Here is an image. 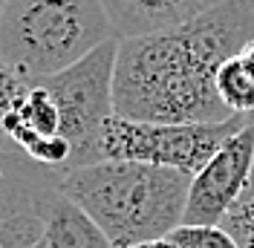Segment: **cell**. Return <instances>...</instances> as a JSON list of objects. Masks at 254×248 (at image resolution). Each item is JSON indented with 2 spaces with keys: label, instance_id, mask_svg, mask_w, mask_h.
I'll return each mask as SVG.
<instances>
[{
  "label": "cell",
  "instance_id": "obj_4",
  "mask_svg": "<svg viewBox=\"0 0 254 248\" xmlns=\"http://www.w3.org/2000/svg\"><path fill=\"white\" fill-rule=\"evenodd\" d=\"M243 127V116L202 124H153L113 116L101 133L98 162H139L193 176Z\"/></svg>",
  "mask_w": 254,
  "mask_h": 248
},
{
  "label": "cell",
  "instance_id": "obj_10",
  "mask_svg": "<svg viewBox=\"0 0 254 248\" xmlns=\"http://www.w3.org/2000/svg\"><path fill=\"white\" fill-rule=\"evenodd\" d=\"M47 248H113L101 228L81 211L69 196H58L49 205L47 217Z\"/></svg>",
  "mask_w": 254,
  "mask_h": 248
},
{
  "label": "cell",
  "instance_id": "obj_3",
  "mask_svg": "<svg viewBox=\"0 0 254 248\" xmlns=\"http://www.w3.org/2000/svg\"><path fill=\"white\" fill-rule=\"evenodd\" d=\"M116 38L101 0H6L0 58L29 87L61 75Z\"/></svg>",
  "mask_w": 254,
  "mask_h": 248
},
{
  "label": "cell",
  "instance_id": "obj_6",
  "mask_svg": "<svg viewBox=\"0 0 254 248\" xmlns=\"http://www.w3.org/2000/svg\"><path fill=\"white\" fill-rule=\"evenodd\" d=\"M61 173L17 150H0V248H47L49 205Z\"/></svg>",
  "mask_w": 254,
  "mask_h": 248
},
{
  "label": "cell",
  "instance_id": "obj_16",
  "mask_svg": "<svg viewBox=\"0 0 254 248\" xmlns=\"http://www.w3.org/2000/svg\"><path fill=\"white\" fill-rule=\"evenodd\" d=\"M133 248H176L168 237L165 240H153V243H142V246H133Z\"/></svg>",
  "mask_w": 254,
  "mask_h": 248
},
{
  "label": "cell",
  "instance_id": "obj_8",
  "mask_svg": "<svg viewBox=\"0 0 254 248\" xmlns=\"http://www.w3.org/2000/svg\"><path fill=\"white\" fill-rule=\"evenodd\" d=\"M116 38L156 35L185 26L228 0H101Z\"/></svg>",
  "mask_w": 254,
  "mask_h": 248
},
{
  "label": "cell",
  "instance_id": "obj_9",
  "mask_svg": "<svg viewBox=\"0 0 254 248\" xmlns=\"http://www.w3.org/2000/svg\"><path fill=\"white\" fill-rule=\"evenodd\" d=\"M3 136L9 141V147L23 153L32 141L38 139H52V136H61V116L58 107L52 101V95L35 84L29 87L23 98L15 104V110L6 116L3 122Z\"/></svg>",
  "mask_w": 254,
  "mask_h": 248
},
{
  "label": "cell",
  "instance_id": "obj_5",
  "mask_svg": "<svg viewBox=\"0 0 254 248\" xmlns=\"http://www.w3.org/2000/svg\"><path fill=\"white\" fill-rule=\"evenodd\" d=\"M119 38L90 52L84 61L64 69L61 75L41 81L52 95L61 116V136L72 147V168H87L98 162V144L104 124L113 116V63H116Z\"/></svg>",
  "mask_w": 254,
  "mask_h": 248
},
{
  "label": "cell",
  "instance_id": "obj_15",
  "mask_svg": "<svg viewBox=\"0 0 254 248\" xmlns=\"http://www.w3.org/2000/svg\"><path fill=\"white\" fill-rule=\"evenodd\" d=\"M240 58H243V63H246V66H249V72L254 75V41L243 49V52H240Z\"/></svg>",
  "mask_w": 254,
  "mask_h": 248
},
{
  "label": "cell",
  "instance_id": "obj_12",
  "mask_svg": "<svg viewBox=\"0 0 254 248\" xmlns=\"http://www.w3.org/2000/svg\"><path fill=\"white\" fill-rule=\"evenodd\" d=\"M168 240L176 248H240L225 225H176Z\"/></svg>",
  "mask_w": 254,
  "mask_h": 248
},
{
  "label": "cell",
  "instance_id": "obj_7",
  "mask_svg": "<svg viewBox=\"0 0 254 248\" xmlns=\"http://www.w3.org/2000/svg\"><path fill=\"white\" fill-rule=\"evenodd\" d=\"M254 173V130L243 127L190 176L182 225H222Z\"/></svg>",
  "mask_w": 254,
  "mask_h": 248
},
{
  "label": "cell",
  "instance_id": "obj_13",
  "mask_svg": "<svg viewBox=\"0 0 254 248\" xmlns=\"http://www.w3.org/2000/svg\"><path fill=\"white\" fill-rule=\"evenodd\" d=\"M222 225L240 243V248H254V173H252V182L246 187V193H243V199L225 217Z\"/></svg>",
  "mask_w": 254,
  "mask_h": 248
},
{
  "label": "cell",
  "instance_id": "obj_2",
  "mask_svg": "<svg viewBox=\"0 0 254 248\" xmlns=\"http://www.w3.org/2000/svg\"><path fill=\"white\" fill-rule=\"evenodd\" d=\"M190 176L139 162H95L61 173L58 190L101 228L113 248L165 240L182 225Z\"/></svg>",
  "mask_w": 254,
  "mask_h": 248
},
{
  "label": "cell",
  "instance_id": "obj_14",
  "mask_svg": "<svg viewBox=\"0 0 254 248\" xmlns=\"http://www.w3.org/2000/svg\"><path fill=\"white\" fill-rule=\"evenodd\" d=\"M26 90H29V84L0 58V150H12L9 141H6V136H3V122H6V116L15 110L17 101L23 98Z\"/></svg>",
  "mask_w": 254,
  "mask_h": 248
},
{
  "label": "cell",
  "instance_id": "obj_17",
  "mask_svg": "<svg viewBox=\"0 0 254 248\" xmlns=\"http://www.w3.org/2000/svg\"><path fill=\"white\" fill-rule=\"evenodd\" d=\"M243 122H246V127H252V130H254V110L249 113V116H243Z\"/></svg>",
  "mask_w": 254,
  "mask_h": 248
},
{
  "label": "cell",
  "instance_id": "obj_1",
  "mask_svg": "<svg viewBox=\"0 0 254 248\" xmlns=\"http://www.w3.org/2000/svg\"><path fill=\"white\" fill-rule=\"evenodd\" d=\"M252 41L254 0H228L168 32L119 38L113 113L119 119L153 124L231 119L217 95V72Z\"/></svg>",
  "mask_w": 254,
  "mask_h": 248
},
{
  "label": "cell",
  "instance_id": "obj_18",
  "mask_svg": "<svg viewBox=\"0 0 254 248\" xmlns=\"http://www.w3.org/2000/svg\"><path fill=\"white\" fill-rule=\"evenodd\" d=\"M3 3H6V0H0V9H3Z\"/></svg>",
  "mask_w": 254,
  "mask_h": 248
},
{
  "label": "cell",
  "instance_id": "obj_11",
  "mask_svg": "<svg viewBox=\"0 0 254 248\" xmlns=\"http://www.w3.org/2000/svg\"><path fill=\"white\" fill-rule=\"evenodd\" d=\"M217 95L231 116H249L254 110V75L243 58H231L217 72Z\"/></svg>",
  "mask_w": 254,
  "mask_h": 248
}]
</instances>
